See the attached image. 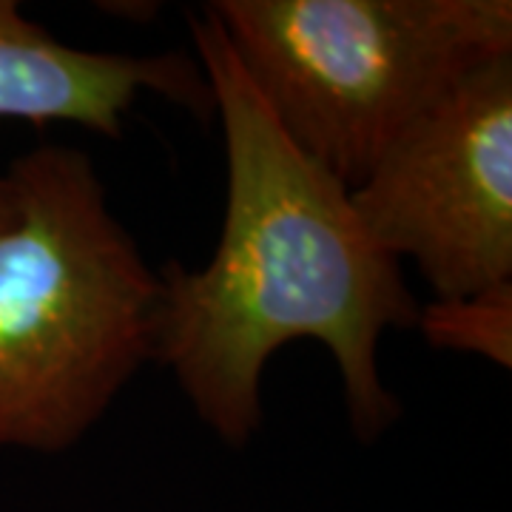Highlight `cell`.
<instances>
[{
  "instance_id": "obj_1",
  "label": "cell",
  "mask_w": 512,
  "mask_h": 512,
  "mask_svg": "<svg viewBox=\"0 0 512 512\" xmlns=\"http://www.w3.org/2000/svg\"><path fill=\"white\" fill-rule=\"evenodd\" d=\"M191 37L220 114L228 197L208 265L157 271L154 362L225 444L242 447L262 421L271 356L296 339L322 342L353 433L379 439L402 413L379 373V339L419 319L402 262L370 239L348 185L282 131L208 9L191 15Z\"/></svg>"
},
{
  "instance_id": "obj_2",
  "label": "cell",
  "mask_w": 512,
  "mask_h": 512,
  "mask_svg": "<svg viewBox=\"0 0 512 512\" xmlns=\"http://www.w3.org/2000/svg\"><path fill=\"white\" fill-rule=\"evenodd\" d=\"M6 177L0 450L63 453L154 359L163 282L111 214L89 154L43 143Z\"/></svg>"
},
{
  "instance_id": "obj_3",
  "label": "cell",
  "mask_w": 512,
  "mask_h": 512,
  "mask_svg": "<svg viewBox=\"0 0 512 512\" xmlns=\"http://www.w3.org/2000/svg\"><path fill=\"white\" fill-rule=\"evenodd\" d=\"M276 123L348 188L447 94L512 57L510 0H214Z\"/></svg>"
},
{
  "instance_id": "obj_4",
  "label": "cell",
  "mask_w": 512,
  "mask_h": 512,
  "mask_svg": "<svg viewBox=\"0 0 512 512\" xmlns=\"http://www.w3.org/2000/svg\"><path fill=\"white\" fill-rule=\"evenodd\" d=\"M350 200L370 239L458 299L512 279V57L404 131Z\"/></svg>"
},
{
  "instance_id": "obj_5",
  "label": "cell",
  "mask_w": 512,
  "mask_h": 512,
  "mask_svg": "<svg viewBox=\"0 0 512 512\" xmlns=\"http://www.w3.org/2000/svg\"><path fill=\"white\" fill-rule=\"evenodd\" d=\"M143 92L211 114V86L188 55H120L60 43L52 32L0 0V120H66L120 137L123 117Z\"/></svg>"
},
{
  "instance_id": "obj_6",
  "label": "cell",
  "mask_w": 512,
  "mask_h": 512,
  "mask_svg": "<svg viewBox=\"0 0 512 512\" xmlns=\"http://www.w3.org/2000/svg\"><path fill=\"white\" fill-rule=\"evenodd\" d=\"M416 330L430 348L481 356L501 370H510L512 279L470 296L433 299L419 308Z\"/></svg>"
},
{
  "instance_id": "obj_7",
  "label": "cell",
  "mask_w": 512,
  "mask_h": 512,
  "mask_svg": "<svg viewBox=\"0 0 512 512\" xmlns=\"http://www.w3.org/2000/svg\"><path fill=\"white\" fill-rule=\"evenodd\" d=\"M9 214H12V185L6 174H0V228L6 225Z\"/></svg>"
}]
</instances>
